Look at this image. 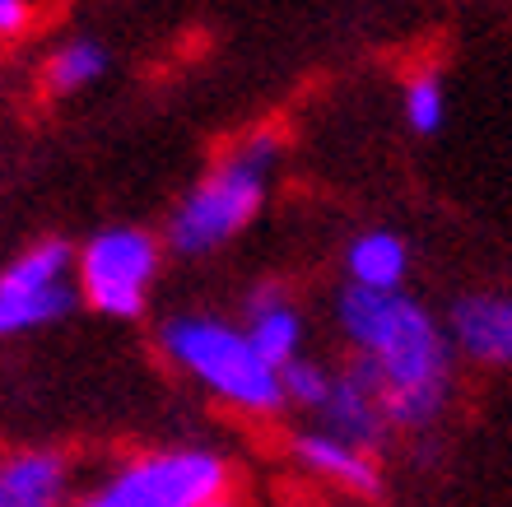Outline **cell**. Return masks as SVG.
I'll list each match as a JSON object with an SVG mask.
<instances>
[{"instance_id":"52a82bcc","label":"cell","mask_w":512,"mask_h":507,"mask_svg":"<svg viewBox=\"0 0 512 507\" xmlns=\"http://www.w3.org/2000/svg\"><path fill=\"white\" fill-rule=\"evenodd\" d=\"M294 456L308 475L336 484L345 494H378L382 475H378L373 452L359 447V442H350V438H340V433H331V428H308V433H298Z\"/></svg>"},{"instance_id":"ba28073f","label":"cell","mask_w":512,"mask_h":507,"mask_svg":"<svg viewBox=\"0 0 512 507\" xmlns=\"http://www.w3.org/2000/svg\"><path fill=\"white\" fill-rule=\"evenodd\" d=\"M447 335L475 363H512V298H461L447 317Z\"/></svg>"},{"instance_id":"7c38bea8","label":"cell","mask_w":512,"mask_h":507,"mask_svg":"<svg viewBox=\"0 0 512 507\" xmlns=\"http://www.w3.org/2000/svg\"><path fill=\"white\" fill-rule=\"evenodd\" d=\"M108 75V47L94 38H70L61 42L52 56H47V66H42V84H47V94L56 98H70L98 84Z\"/></svg>"},{"instance_id":"8992f818","label":"cell","mask_w":512,"mask_h":507,"mask_svg":"<svg viewBox=\"0 0 512 507\" xmlns=\"http://www.w3.org/2000/svg\"><path fill=\"white\" fill-rule=\"evenodd\" d=\"M70 461L52 447H19L0 456V507H66Z\"/></svg>"},{"instance_id":"9c48e42d","label":"cell","mask_w":512,"mask_h":507,"mask_svg":"<svg viewBox=\"0 0 512 507\" xmlns=\"http://www.w3.org/2000/svg\"><path fill=\"white\" fill-rule=\"evenodd\" d=\"M247 340L270 368H284V363L298 359V349H303V317H298V307L284 298V289L275 284H261L252 289L247 298Z\"/></svg>"},{"instance_id":"8fae6325","label":"cell","mask_w":512,"mask_h":507,"mask_svg":"<svg viewBox=\"0 0 512 507\" xmlns=\"http://www.w3.org/2000/svg\"><path fill=\"white\" fill-rule=\"evenodd\" d=\"M345 270H350L354 289H373V294H391L401 289L410 275V247L387 228H368L350 242L345 252Z\"/></svg>"},{"instance_id":"2e32d148","label":"cell","mask_w":512,"mask_h":507,"mask_svg":"<svg viewBox=\"0 0 512 507\" xmlns=\"http://www.w3.org/2000/svg\"><path fill=\"white\" fill-rule=\"evenodd\" d=\"M33 19V5L28 0H0V38H19Z\"/></svg>"},{"instance_id":"e0dca14e","label":"cell","mask_w":512,"mask_h":507,"mask_svg":"<svg viewBox=\"0 0 512 507\" xmlns=\"http://www.w3.org/2000/svg\"><path fill=\"white\" fill-rule=\"evenodd\" d=\"M210 507H243V503H238V494H233V489H229V494H224V498H215V503H210Z\"/></svg>"},{"instance_id":"5b68a950","label":"cell","mask_w":512,"mask_h":507,"mask_svg":"<svg viewBox=\"0 0 512 507\" xmlns=\"http://www.w3.org/2000/svg\"><path fill=\"white\" fill-rule=\"evenodd\" d=\"M80 298L103 317L131 321L145 312L154 275H159V242L145 228H103L75 252Z\"/></svg>"},{"instance_id":"9a60e30c","label":"cell","mask_w":512,"mask_h":507,"mask_svg":"<svg viewBox=\"0 0 512 507\" xmlns=\"http://www.w3.org/2000/svg\"><path fill=\"white\" fill-rule=\"evenodd\" d=\"M331 382L336 377L326 373L322 363H312L298 354L294 363L280 368V387H284V405H298V410H322L326 396H331Z\"/></svg>"},{"instance_id":"7a4b0ae2","label":"cell","mask_w":512,"mask_h":507,"mask_svg":"<svg viewBox=\"0 0 512 507\" xmlns=\"http://www.w3.org/2000/svg\"><path fill=\"white\" fill-rule=\"evenodd\" d=\"M280 163V140L275 135H252L224 154L210 173L191 187V196L168 219V247L182 256H205L238 238L252 224L270 191V173Z\"/></svg>"},{"instance_id":"5bb4252c","label":"cell","mask_w":512,"mask_h":507,"mask_svg":"<svg viewBox=\"0 0 512 507\" xmlns=\"http://www.w3.org/2000/svg\"><path fill=\"white\" fill-rule=\"evenodd\" d=\"M401 112H405V126L415 135H438L447 121V94H443V80L438 75H415V80L405 84L401 94Z\"/></svg>"},{"instance_id":"30bf717a","label":"cell","mask_w":512,"mask_h":507,"mask_svg":"<svg viewBox=\"0 0 512 507\" xmlns=\"http://www.w3.org/2000/svg\"><path fill=\"white\" fill-rule=\"evenodd\" d=\"M317 414H322V428L359 442V447H368V452L378 447L382 433L391 428L387 414H382V405H378V396L364 387V377L354 373V368L331 382V396H326V405Z\"/></svg>"},{"instance_id":"277c9868","label":"cell","mask_w":512,"mask_h":507,"mask_svg":"<svg viewBox=\"0 0 512 507\" xmlns=\"http://www.w3.org/2000/svg\"><path fill=\"white\" fill-rule=\"evenodd\" d=\"M233 489L229 461L205 447L140 452L94 484L75 507H210Z\"/></svg>"},{"instance_id":"4fadbf2b","label":"cell","mask_w":512,"mask_h":507,"mask_svg":"<svg viewBox=\"0 0 512 507\" xmlns=\"http://www.w3.org/2000/svg\"><path fill=\"white\" fill-rule=\"evenodd\" d=\"M80 303V289H47V294H0V335H24V331H42Z\"/></svg>"},{"instance_id":"6da1fadb","label":"cell","mask_w":512,"mask_h":507,"mask_svg":"<svg viewBox=\"0 0 512 507\" xmlns=\"http://www.w3.org/2000/svg\"><path fill=\"white\" fill-rule=\"evenodd\" d=\"M340 326L354 345V373L378 396L391 428H429L452 396V335L424 303L391 289H345Z\"/></svg>"},{"instance_id":"3957f363","label":"cell","mask_w":512,"mask_h":507,"mask_svg":"<svg viewBox=\"0 0 512 507\" xmlns=\"http://www.w3.org/2000/svg\"><path fill=\"white\" fill-rule=\"evenodd\" d=\"M163 354L196 377L210 396L229 401L233 410L247 414H275L284 405L280 368H270L252 349L243 326L219 317H201V312H182V317L163 321Z\"/></svg>"}]
</instances>
